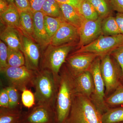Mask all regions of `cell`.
I'll list each match as a JSON object with an SVG mask.
<instances>
[{
    "instance_id": "e575fe53",
    "label": "cell",
    "mask_w": 123,
    "mask_h": 123,
    "mask_svg": "<svg viewBox=\"0 0 123 123\" xmlns=\"http://www.w3.org/2000/svg\"><path fill=\"white\" fill-rule=\"evenodd\" d=\"M47 0H29L31 11L33 12L42 11V7Z\"/></svg>"
},
{
    "instance_id": "2e32d148",
    "label": "cell",
    "mask_w": 123,
    "mask_h": 123,
    "mask_svg": "<svg viewBox=\"0 0 123 123\" xmlns=\"http://www.w3.org/2000/svg\"><path fill=\"white\" fill-rule=\"evenodd\" d=\"M21 33L20 30L6 26L1 32L0 40L10 48L22 52Z\"/></svg>"
},
{
    "instance_id": "836d02e7",
    "label": "cell",
    "mask_w": 123,
    "mask_h": 123,
    "mask_svg": "<svg viewBox=\"0 0 123 123\" xmlns=\"http://www.w3.org/2000/svg\"><path fill=\"white\" fill-rule=\"evenodd\" d=\"M111 55L116 60L121 67L123 73L122 79H123V47L117 49Z\"/></svg>"
},
{
    "instance_id": "ffe728a7",
    "label": "cell",
    "mask_w": 123,
    "mask_h": 123,
    "mask_svg": "<svg viewBox=\"0 0 123 123\" xmlns=\"http://www.w3.org/2000/svg\"><path fill=\"white\" fill-rule=\"evenodd\" d=\"M20 31L23 34L34 40V20L31 11L20 12Z\"/></svg>"
},
{
    "instance_id": "5b68a950",
    "label": "cell",
    "mask_w": 123,
    "mask_h": 123,
    "mask_svg": "<svg viewBox=\"0 0 123 123\" xmlns=\"http://www.w3.org/2000/svg\"><path fill=\"white\" fill-rule=\"evenodd\" d=\"M100 58L101 74L105 83L106 98L121 84L123 73L118 63L111 55H106Z\"/></svg>"
},
{
    "instance_id": "60d3db41",
    "label": "cell",
    "mask_w": 123,
    "mask_h": 123,
    "mask_svg": "<svg viewBox=\"0 0 123 123\" xmlns=\"http://www.w3.org/2000/svg\"><path fill=\"white\" fill-rule=\"evenodd\" d=\"M123 123V121H121V122H118V123Z\"/></svg>"
},
{
    "instance_id": "4316f807",
    "label": "cell",
    "mask_w": 123,
    "mask_h": 123,
    "mask_svg": "<svg viewBox=\"0 0 123 123\" xmlns=\"http://www.w3.org/2000/svg\"><path fill=\"white\" fill-rule=\"evenodd\" d=\"M8 52L9 66L20 67L25 65V58L21 51L11 49L8 47Z\"/></svg>"
},
{
    "instance_id": "44dd1931",
    "label": "cell",
    "mask_w": 123,
    "mask_h": 123,
    "mask_svg": "<svg viewBox=\"0 0 123 123\" xmlns=\"http://www.w3.org/2000/svg\"><path fill=\"white\" fill-rule=\"evenodd\" d=\"M102 35L114 36L121 34L115 17L113 15L104 18L101 24Z\"/></svg>"
},
{
    "instance_id": "277c9868",
    "label": "cell",
    "mask_w": 123,
    "mask_h": 123,
    "mask_svg": "<svg viewBox=\"0 0 123 123\" xmlns=\"http://www.w3.org/2000/svg\"><path fill=\"white\" fill-rule=\"evenodd\" d=\"M76 44L72 43L55 46L49 44L42 54L40 69H47L52 73L58 86L61 68Z\"/></svg>"
},
{
    "instance_id": "ab89813d",
    "label": "cell",
    "mask_w": 123,
    "mask_h": 123,
    "mask_svg": "<svg viewBox=\"0 0 123 123\" xmlns=\"http://www.w3.org/2000/svg\"><path fill=\"white\" fill-rule=\"evenodd\" d=\"M7 0L10 4V3H14V0Z\"/></svg>"
},
{
    "instance_id": "603a6c76",
    "label": "cell",
    "mask_w": 123,
    "mask_h": 123,
    "mask_svg": "<svg viewBox=\"0 0 123 123\" xmlns=\"http://www.w3.org/2000/svg\"><path fill=\"white\" fill-rule=\"evenodd\" d=\"M97 10L99 17L105 18L112 15L113 11L110 0H88Z\"/></svg>"
},
{
    "instance_id": "52a82bcc",
    "label": "cell",
    "mask_w": 123,
    "mask_h": 123,
    "mask_svg": "<svg viewBox=\"0 0 123 123\" xmlns=\"http://www.w3.org/2000/svg\"><path fill=\"white\" fill-rule=\"evenodd\" d=\"M10 86H13L22 92L30 86H33V82L36 75L35 72L25 65L20 67L8 66L0 69Z\"/></svg>"
},
{
    "instance_id": "f1b7e54d",
    "label": "cell",
    "mask_w": 123,
    "mask_h": 123,
    "mask_svg": "<svg viewBox=\"0 0 123 123\" xmlns=\"http://www.w3.org/2000/svg\"><path fill=\"white\" fill-rule=\"evenodd\" d=\"M9 99V108H15L19 107L20 94L19 90L13 86H9L6 87Z\"/></svg>"
},
{
    "instance_id": "4dcf8cb0",
    "label": "cell",
    "mask_w": 123,
    "mask_h": 123,
    "mask_svg": "<svg viewBox=\"0 0 123 123\" xmlns=\"http://www.w3.org/2000/svg\"><path fill=\"white\" fill-rule=\"evenodd\" d=\"M8 46L2 42L0 41V69L8 66Z\"/></svg>"
},
{
    "instance_id": "b9f144b4",
    "label": "cell",
    "mask_w": 123,
    "mask_h": 123,
    "mask_svg": "<svg viewBox=\"0 0 123 123\" xmlns=\"http://www.w3.org/2000/svg\"><path fill=\"white\" fill-rule=\"evenodd\" d=\"M121 83L122 84H123V79H122V81H121Z\"/></svg>"
},
{
    "instance_id": "30bf717a",
    "label": "cell",
    "mask_w": 123,
    "mask_h": 123,
    "mask_svg": "<svg viewBox=\"0 0 123 123\" xmlns=\"http://www.w3.org/2000/svg\"><path fill=\"white\" fill-rule=\"evenodd\" d=\"M21 123H56L55 109L51 106L35 104L28 112L23 113Z\"/></svg>"
},
{
    "instance_id": "d4e9b609",
    "label": "cell",
    "mask_w": 123,
    "mask_h": 123,
    "mask_svg": "<svg viewBox=\"0 0 123 123\" xmlns=\"http://www.w3.org/2000/svg\"><path fill=\"white\" fill-rule=\"evenodd\" d=\"M44 15L52 17H62L59 3L55 0H47L42 7Z\"/></svg>"
},
{
    "instance_id": "d6a6232c",
    "label": "cell",
    "mask_w": 123,
    "mask_h": 123,
    "mask_svg": "<svg viewBox=\"0 0 123 123\" xmlns=\"http://www.w3.org/2000/svg\"><path fill=\"white\" fill-rule=\"evenodd\" d=\"M9 99L6 88H2L0 91V107L8 108Z\"/></svg>"
},
{
    "instance_id": "d6986e66",
    "label": "cell",
    "mask_w": 123,
    "mask_h": 123,
    "mask_svg": "<svg viewBox=\"0 0 123 123\" xmlns=\"http://www.w3.org/2000/svg\"><path fill=\"white\" fill-rule=\"evenodd\" d=\"M23 115L19 107H0V123H19Z\"/></svg>"
},
{
    "instance_id": "6da1fadb",
    "label": "cell",
    "mask_w": 123,
    "mask_h": 123,
    "mask_svg": "<svg viewBox=\"0 0 123 123\" xmlns=\"http://www.w3.org/2000/svg\"><path fill=\"white\" fill-rule=\"evenodd\" d=\"M77 93L74 77L64 64L60 73L55 108L56 123H64L68 116L75 94Z\"/></svg>"
},
{
    "instance_id": "9c48e42d",
    "label": "cell",
    "mask_w": 123,
    "mask_h": 123,
    "mask_svg": "<svg viewBox=\"0 0 123 123\" xmlns=\"http://www.w3.org/2000/svg\"><path fill=\"white\" fill-rule=\"evenodd\" d=\"M98 56L90 52L73 53L67 57L65 65L75 77L84 72L90 71L93 62Z\"/></svg>"
},
{
    "instance_id": "7c38bea8",
    "label": "cell",
    "mask_w": 123,
    "mask_h": 123,
    "mask_svg": "<svg viewBox=\"0 0 123 123\" xmlns=\"http://www.w3.org/2000/svg\"><path fill=\"white\" fill-rule=\"evenodd\" d=\"M103 18L95 20H86L78 29L79 40L77 49L90 44L102 35L101 24Z\"/></svg>"
},
{
    "instance_id": "3957f363",
    "label": "cell",
    "mask_w": 123,
    "mask_h": 123,
    "mask_svg": "<svg viewBox=\"0 0 123 123\" xmlns=\"http://www.w3.org/2000/svg\"><path fill=\"white\" fill-rule=\"evenodd\" d=\"M33 86L35 89L36 104L48 105L55 109L58 86L52 73L47 69H40L36 72Z\"/></svg>"
},
{
    "instance_id": "83f0119b",
    "label": "cell",
    "mask_w": 123,
    "mask_h": 123,
    "mask_svg": "<svg viewBox=\"0 0 123 123\" xmlns=\"http://www.w3.org/2000/svg\"><path fill=\"white\" fill-rule=\"evenodd\" d=\"M106 103L110 108L123 104V84L121 83L114 92L105 99Z\"/></svg>"
},
{
    "instance_id": "5bb4252c",
    "label": "cell",
    "mask_w": 123,
    "mask_h": 123,
    "mask_svg": "<svg viewBox=\"0 0 123 123\" xmlns=\"http://www.w3.org/2000/svg\"><path fill=\"white\" fill-rule=\"evenodd\" d=\"M33 13L34 40L41 46L46 48L50 44L51 39L46 31L44 22V14L42 11Z\"/></svg>"
},
{
    "instance_id": "484cf974",
    "label": "cell",
    "mask_w": 123,
    "mask_h": 123,
    "mask_svg": "<svg viewBox=\"0 0 123 123\" xmlns=\"http://www.w3.org/2000/svg\"><path fill=\"white\" fill-rule=\"evenodd\" d=\"M79 11L86 20H95L99 17L97 10L88 0L82 1Z\"/></svg>"
},
{
    "instance_id": "74e56055",
    "label": "cell",
    "mask_w": 123,
    "mask_h": 123,
    "mask_svg": "<svg viewBox=\"0 0 123 123\" xmlns=\"http://www.w3.org/2000/svg\"><path fill=\"white\" fill-rule=\"evenodd\" d=\"M115 18L120 33L123 35V13H117Z\"/></svg>"
},
{
    "instance_id": "7bdbcfd3",
    "label": "cell",
    "mask_w": 123,
    "mask_h": 123,
    "mask_svg": "<svg viewBox=\"0 0 123 123\" xmlns=\"http://www.w3.org/2000/svg\"></svg>"
},
{
    "instance_id": "cb8c5ba5",
    "label": "cell",
    "mask_w": 123,
    "mask_h": 123,
    "mask_svg": "<svg viewBox=\"0 0 123 123\" xmlns=\"http://www.w3.org/2000/svg\"><path fill=\"white\" fill-rule=\"evenodd\" d=\"M103 123H115L123 121V106L110 108L102 115Z\"/></svg>"
},
{
    "instance_id": "ac0fdd59",
    "label": "cell",
    "mask_w": 123,
    "mask_h": 123,
    "mask_svg": "<svg viewBox=\"0 0 123 123\" xmlns=\"http://www.w3.org/2000/svg\"><path fill=\"white\" fill-rule=\"evenodd\" d=\"M0 20L6 26L21 30L20 14L14 3H10L8 8L0 14Z\"/></svg>"
},
{
    "instance_id": "4fadbf2b",
    "label": "cell",
    "mask_w": 123,
    "mask_h": 123,
    "mask_svg": "<svg viewBox=\"0 0 123 123\" xmlns=\"http://www.w3.org/2000/svg\"><path fill=\"white\" fill-rule=\"evenodd\" d=\"M79 40L78 29L65 21L51 39L50 44L59 46L72 43L76 44Z\"/></svg>"
},
{
    "instance_id": "8fae6325",
    "label": "cell",
    "mask_w": 123,
    "mask_h": 123,
    "mask_svg": "<svg viewBox=\"0 0 123 123\" xmlns=\"http://www.w3.org/2000/svg\"><path fill=\"white\" fill-rule=\"evenodd\" d=\"M22 52L25 59V66L29 69L37 72L40 69L42 53L39 44L34 40L21 33Z\"/></svg>"
},
{
    "instance_id": "8d00e7d4",
    "label": "cell",
    "mask_w": 123,
    "mask_h": 123,
    "mask_svg": "<svg viewBox=\"0 0 123 123\" xmlns=\"http://www.w3.org/2000/svg\"><path fill=\"white\" fill-rule=\"evenodd\" d=\"M59 4H67L71 5L79 10L81 3L83 0H55Z\"/></svg>"
},
{
    "instance_id": "f35d334b",
    "label": "cell",
    "mask_w": 123,
    "mask_h": 123,
    "mask_svg": "<svg viewBox=\"0 0 123 123\" xmlns=\"http://www.w3.org/2000/svg\"><path fill=\"white\" fill-rule=\"evenodd\" d=\"M10 3L7 0H0V14L7 10L9 6Z\"/></svg>"
},
{
    "instance_id": "9a60e30c",
    "label": "cell",
    "mask_w": 123,
    "mask_h": 123,
    "mask_svg": "<svg viewBox=\"0 0 123 123\" xmlns=\"http://www.w3.org/2000/svg\"><path fill=\"white\" fill-rule=\"evenodd\" d=\"M77 92L91 99L94 91V85L92 74L86 71L75 77Z\"/></svg>"
},
{
    "instance_id": "1f68e13d",
    "label": "cell",
    "mask_w": 123,
    "mask_h": 123,
    "mask_svg": "<svg viewBox=\"0 0 123 123\" xmlns=\"http://www.w3.org/2000/svg\"><path fill=\"white\" fill-rule=\"evenodd\" d=\"M14 4L19 12L31 11L29 0H14Z\"/></svg>"
},
{
    "instance_id": "7a4b0ae2",
    "label": "cell",
    "mask_w": 123,
    "mask_h": 123,
    "mask_svg": "<svg viewBox=\"0 0 123 123\" xmlns=\"http://www.w3.org/2000/svg\"><path fill=\"white\" fill-rule=\"evenodd\" d=\"M102 116L90 98L77 93L64 123H103Z\"/></svg>"
},
{
    "instance_id": "e0dca14e",
    "label": "cell",
    "mask_w": 123,
    "mask_h": 123,
    "mask_svg": "<svg viewBox=\"0 0 123 123\" xmlns=\"http://www.w3.org/2000/svg\"><path fill=\"white\" fill-rule=\"evenodd\" d=\"M59 5L64 20L79 29L86 20L79 10L71 5L64 4Z\"/></svg>"
},
{
    "instance_id": "ba28073f",
    "label": "cell",
    "mask_w": 123,
    "mask_h": 123,
    "mask_svg": "<svg viewBox=\"0 0 123 123\" xmlns=\"http://www.w3.org/2000/svg\"><path fill=\"white\" fill-rule=\"evenodd\" d=\"M100 57H97L93 62L90 72L92 74L94 85V91L91 100L102 115L110 108L106 103L105 83L101 75Z\"/></svg>"
},
{
    "instance_id": "8992f818",
    "label": "cell",
    "mask_w": 123,
    "mask_h": 123,
    "mask_svg": "<svg viewBox=\"0 0 123 123\" xmlns=\"http://www.w3.org/2000/svg\"><path fill=\"white\" fill-rule=\"evenodd\" d=\"M123 47V35H101L96 40L86 46L77 49L73 53L90 52L101 57L111 55L117 49Z\"/></svg>"
},
{
    "instance_id": "d590c367",
    "label": "cell",
    "mask_w": 123,
    "mask_h": 123,
    "mask_svg": "<svg viewBox=\"0 0 123 123\" xmlns=\"http://www.w3.org/2000/svg\"><path fill=\"white\" fill-rule=\"evenodd\" d=\"M112 9L117 13H123V0H110Z\"/></svg>"
},
{
    "instance_id": "7402d4cb",
    "label": "cell",
    "mask_w": 123,
    "mask_h": 123,
    "mask_svg": "<svg viewBox=\"0 0 123 123\" xmlns=\"http://www.w3.org/2000/svg\"><path fill=\"white\" fill-rule=\"evenodd\" d=\"M65 21L62 17H52L44 15V25L51 40Z\"/></svg>"
},
{
    "instance_id": "f546056e",
    "label": "cell",
    "mask_w": 123,
    "mask_h": 123,
    "mask_svg": "<svg viewBox=\"0 0 123 123\" xmlns=\"http://www.w3.org/2000/svg\"><path fill=\"white\" fill-rule=\"evenodd\" d=\"M21 98L23 104L25 107L31 108L35 105L34 94L30 90L27 89L23 90L22 92Z\"/></svg>"
}]
</instances>
